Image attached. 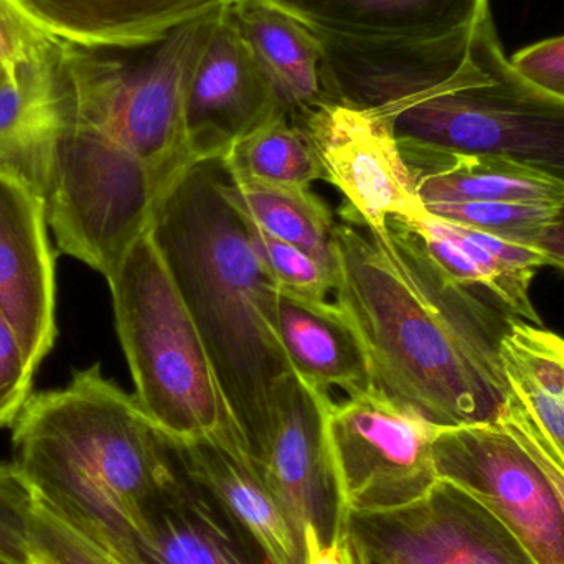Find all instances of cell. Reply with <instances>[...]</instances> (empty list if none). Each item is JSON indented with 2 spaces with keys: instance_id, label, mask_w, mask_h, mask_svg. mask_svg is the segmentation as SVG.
Returning a JSON list of instances; mask_svg holds the SVG:
<instances>
[{
  "instance_id": "cell-36",
  "label": "cell",
  "mask_w": 564,
  "mask_h": 564,
  "mask_svg": "<svg viewBox=\"0 0 564 564\" xmlns=\"http://www.w3.org/2000/svg\"><path fill=\"white\" fill-rule=\"evenodd\" d=\"M0 564H30L22 562V560L13 558V556L7 555V553L0 552Z\"/></svg>"
},
{
  "instance_id": "cell-29",
  "label": "cell",
  "mask_w": 564,
  "mask_h": 564,
  "mask_svg": "<svg viewBox=\"0 0 564 564\" xmlns=\"http://www.w3.org/2000/svg\"><path fill=\"white\" fill-rule=\"evenodd\" d=\"M58 43L40 30L15 0H0V66L9 78Z\"/></svg>"
},
{
  "instance_id": "cell-1",
  "label": "cell",
  "mask_w": 564,
  "mask_h": 564,
  "mask_svg": "<svg viewBox=\"0 0 564 564\" xmlns=\"http://www.w3.org/2000/svg\"><path fill=\"white\" fill-rule=\"evenodd\" d=\"M340 218L335 295L377 388L440 427L497 423L512 398L500 345L517 318L451 281L397 218L370 227L344 207Z\"/></svg>"
},
{
  "instance_id": "cell-12",
  "label": "cell",
  "mask_w": 564,
  "mask_h": 564,
  "mask_svg": "<svg viewBox=\"0 0 564 564\" xmlns=\"http://www.w3.org/2000/svg\"><path fill=\"white\" fill-rule=\"evenodd\" d=\"M284 112L263 66L227 13L195 63L185 126L195 162L221 159L228 149Z\"/></svg>"
},
{
  "instance_id": "cell-27",
  "label": "cell",
  "mask_w": 564,
  "mask_h": 564,
  "mask_svg": "<svg viewBox=\"0 0 564 564\" xmlns=\"http://www.w3.org/2000/svg\"><path fill=\"white\" fill-rule=\"evenodd\" d=\"M243 218L258 258L281 291L311 301H327V295L337 288V268L295 245L273 237L247 215Z\"/></svg>"
},
{
  "instance_id": "cell-6",
  "label": "cell",
  "mask_w": 564,
  "mask_h": 564,
  "mask_svg": "<svg viewBox=\"0 0 564 564\" xmlns=\"http://www.w3.org/2000/svg\"><path fill=\"white\" fill-rule=\"evenodd\" d=\"M221 10L198 17L148 46L135 62L111 50L63 45V68L76 122L131 152L165 192L195 164L185 126V99L195 63Z\"/></svg>"
},
{
  "instance_id": "cell-35",
  "label": "cell",
  "mask_w": 564,
  "mask_h": 564,
  "mask_svg": "<svg viewBox=\"0 0 564 564\" xmlns=\"http://www.w3.org/2000/svg\"><path fill=\"white\" fill-rule=\"evenodd\" d=\"M332 535H337L344 545L345 555H347L348 563L350 564H375L368 552L365 543L361 542L360 536L357 535L350 523L347 525L335 527Z\"/></svg>"
},
{
  "instance_id": "cell-4",
  "label": "cell",
  "mask_w": 564,
  "mask_h": 564,
  "mask_svg": "<svg viewBox=\"0 0 564 564\" xmlns=\"http://www.w3.org/2000/svg\"><path fill=\"white\" fill-rule=\"evenodd\" d=\"M12 426L10 466L33 499L115 555L144 564L145 513L177 467L134 394L96 364L65 388L30 394Z\"/></svg>"
},
{
  "instance_id": "cell-18",
  "label": "cell",
  "mask_w": 564,
  "mask_h": 564,
  "mask_svg": "<svg viewBox=\"0 0 564 564\" xmlns=\"http://www.w3.org/2000/svg\"><path fill=\"white\" fill-rule=\"evenodd\" d=\"M315 32L350 42L420 43L477 22L489 0H271Z\"/></svg>"
},
{
  "instance_id": "cell-30",
  "label": "cell",
  "mask_w": 564,
  "mask_h": 564,
  "mask_svg": "<svg viewBox=\"0 0 564 564\" xmlns=\"http://www.w3.org/2000/svg\"><path fill=\"white\" fill-rule=\"evenodd\" d=\"M33 375L19 338L0 312V427L15 423L32 394Z\"/></svg>"
},
{
  "instance_id": "cell-15",
  "label": "cell",
  "mask_w": 564,
  "mask_h": 564,
  "mask_svg": "<svg viewBox=\"0 0 564 564\" xmlns=\"http://www.w3.org/2000/svg\"><path fill=\"white\" fill-rule=\"evenodd\" d=\"M165 441L178 473L210 497L227 519L257 545L264 564L304 563L288 517L261 479L247 449L218 437L194 443Z\"/></svg>"
},
{
  "instance_id": "cell-17",
  "label": "cell",
  "mask_w": 564,
  "mask_h": 564,
  "mask_svg": "<svg viewBox=\"0 0 564 564\" xmlns=\"http://www.w3.org/2000/svg\"><path fill=\"white\" fill-rule=\"evenodd\" d=\"M234 0H15L25 15L63 45L135 50Z\"/></svg>"
},
{
  "instance_id": "cell-10",
  "label": "cell",
  "mask_w": 564,
  "mask_h": 564,
  "mask_svg": "<svg viewBox=\"0 0 564 564\" xmlns=\"http://www.w3.org/2000/svg\"><path fill=\"white\" fill-rule=\"evenodd\" d=\"M348 523L375 564H539L489 507L444 480L408 509Z\"/></svg>"
},
{
  "instance_id": "cell-32",
  "label": "cell",
  "mask_w": 564,
  "mask_h": 564,
  "mask_svg": "<svg viewBox=\"0 0 564 564\" xmlns=\"http://www.w3.org/2000/svg\"><path fill=\"white\" fill-rule=\"evenodd\" d=\"M510 63L523 78L564 99V36L527 46Z\"/></svg>"
},
{
  "instance_id": "cell-8",
  "label": "cell",
  "mask_w": 564,
  "mask_h": 564,
  "mask_svg": "<svg viewBox=\"0 0 564 564\" xmlns=\"http://www.w3.org/2000/svg\"><path fill=\"white\" fill-rule=\"evenodd\" d=\"M441 427L380 388L330 401L324 440L335 500V527L400 512L440 482L434 440ZM334 532V530H332Z\"/></svg>"
},
{
  "instance_id": "cell-25",
  "label": "cell",
  "mask_w": 564,
  "mask_h": 564,
  "mask_svg": "<svg viewBox=\"0 0 564 564\" xmlns=\"http://www.w3.org/2000/svg\"><path fill=\"white\" fill-rule=\"evenodd\" d=\"M221 162L238 184L311 188L324 181L314 145L285 112L235 142Z\"/></svg>"
},
{
  "instance_id": "cell-5",
  "label": "cell",
  "mask_w": 564,
  "mask_h": 564,
  "mask_svg": "<svg viewBox=\"0 0 564 564\" xmlns=\"http://www.w3.org/2000/svg\"><path fill=\"white\" fill-rule=\"evenodd\" d=\"M108 284L135 400L159 433L172 443L218 437L247 449L151 228L132 245Z\"/></svg>"
},
{
  "instance_id": "cell-23",
  "label": "cell",
  "mask_w": 564,
  "mask_h": 564,
  "mask_svg": "<svg viewBox=\"0 0 564 564\" xmlns=\"http://www.w3.org/2000/svg\"><path fill=\"white\" fill-rule=\"evenodd\" d=\"M500 357L513 400L564 463V338L542 325L513 321Z\"/></svg>"
},
{
  "instance_id": "cell-9",
  "label": "cell",
  "mask_w": 564,
  "mask_h": 564,
  "mask_svg": "<svg viewBox=\"0 0 564 564\" xmlns=\"http://www.w3.org/2000/svg\"><path fill=\"white\" fill-rule=\"evenodd\" d=\"M440 480L489 507L539 564H564V510L555 487L506 421L441 427Z\"/></svg>"
},
{
  "instance_id": "cell-20",
  "label": "cell",
  "mask_w": 564,
  "mask_h": 564,
  "mask_svg": "<svg viewBox=\"0 0 564 564\" xmlns=\"http://www.w3.org/2000/svg\"><path fill=\"white\" fill-rule=\"evenodd\" d=\"M138 552L144 564H258L243 533L178 469L145 513Z\"/></svg>"
},
{
  "instance_id": "cell-22",
  "label": "cell",
  "mask_w": 564,
  "mask_h": 564,
  "mask_svg": "<svg viewBox=\"0 0 564 564\" xmlns=\"http://www.w3.org/2000/svg\"><path fill=\"white\" fill-rule=\"evenodd\" d=\"M421 207L479 202L558 205L564 188L525 169L489 158L404 159Z\"/></svg>"
},
{
  "instance_id": "cell-34",
  "label": "cell",
  "mask_w": 564,
  "mask_h": 564,
  "mask_svg": "<svg viewBox=\"0 0 564 564\" xmlns=\"http://www.w3.org/2000/svg\"><path fill=\"white\" fill-rule=\"evenodd\" d=\"M539 251L546 267L556 268L564 274V200L556 205L549 225L540 238Z\"/></svg>"
},
{
  "instance_id": "cell-7",
  "label": "cell",
  "mask_w": 564,
  "mask_h": 564,
  "mask_svg": "<svg viewBox=\"0 0 564 564\" xmlns=\"http://www.w3.org/2000/svg\"><path fill=\"white\" fill-rule=\"evenodd\" d=\"M164 195L135 155L73 121L53 149L42 200L58 250L109 280Z\"/></svg>"
},
{
  "instance_id": "cell-31",
  "label": "cell",
  "mask_w": 564,
  "mask_h": 564,
  "mask_svg": "<svg viewBox=\"0 0 564 564\" xmlns=\"http://www.w3.org/2000/svg\"><path fill=\"white\" fill-rule=\"evenodd\" d=\"M33 497L13 467L0 463V552L30 563L26 539Z\"/></svg>"
},
{
  "instance_id": "cell-16",
  "label": "cell",
  "mask_w": 564,
  "mask_h": 564,
  "mask_svg": "<svg viewBox=\"0 0 564 564\" xmlns=\"http://www.w3.org/2000/svg\"><path fill=\"white\" fill-rule=\"evenodd\" d=\"M63 43L0 85V174L42 198L56 142L73 124Z\"/></svg>"
},
{
  "instance_id": "cell-11",
  "label": "cell",
  "mask_w": 564,
  "mask_h": 564,
  "mask_svg": "<svg viewBox=\"0 0 564 564\" xmlns=\"http://www.w3.org/2000/svg\"><path fill=\"white\" fill-rule=\"evenodd\" d=\"M307 134L324 181L344 195V208L380 227L420 210L410 167L390 126L367 109L327 101L289 116Z\"/></svg>"
},
{
  "instance_id": "cell-14",
  "label": "cell",
  "mask_w": 564,
  "mask_h": 564,
  "mask_svg": "<svg viewBox=\"0 0 564 564\" xmlns=\"http://www.w3.org/2000/svg\"><path fill=\"white\" fill-rule=\"evenodd\" d=\"M55 253L45 207L0 174V312L36 371L55 345Z\"/></svg>"
},
{
  "instance_id": "cell-24",
  "label": "cell",
  "mask_w": 564,
  "mask_h": 564,
  "mask_svg": "<svg viewBox=\"0 0 564 564\" xmlns=\"http://www.w3.org/2000/svg\"><path fill=\"white\" fill-rule=\"evenodd\" d=\"M225 194L241 214L268 234L337 268L334 214L308 188L238 184L228 174Z\"/></svg>"
},
{
  "instance_id": "cell-28",
  "label": "cell",
  "mask_w": 564,
  "mask_h": 564,
  "mask_svg": "<svg viewBox=\"0 0 564 564\" xmlns=\"http://www.w3.org/2000/svg\"><path fill=\"white\" fill-rule=\"evenodd\" d=\"M26 550L30 564H134L93 542L35 499Z\"/></svg>"
},
{
  "instance_id": "cell-2",
  "label": "cell",
  "mask_w": 564,
  "mask_h": 564,
  "mask_svg": "<svg viewBox=\"0 0 564 564\" xmlns=\"http://www.w3.org/2000/svg\"><path fill=\"white\" fill-rule=\"evenodd\" d=\"M325 68L335 98L383 119L404 159H499L564 188V99L513 68L490 9L434 42L325 39Z\"/></svg>"
},
{
  "instance_id": "cell-3",
  "label": "cell",
  "mask_w": 564,
  "mask_h": 564,
  "mask_svg": "<svg viewBox=\"0 0 564 564\" xmlns=\"http://www.w3.org/2000/svg\"><path fill=\"white\" fill-rule=\"evenodd\" d=\"M221 159L195 162L159 200L151 230L207 348L254 463L282 381L294 375L276 328V282L225 194Z\"/></svg>"
},
{
  "instance_id": "cell-13",
  "label": "cell",
  "mask_w": 564,
  "mask_h": 564,
  "mask_svg": "<svg viewBox=\"0 0 564 564\" xmlns=\"http://www.w3.org/2000/svg\"><path fill=\"white\" fill-rule=\"evenodd\" d=\"M330 397H322L297 375L282 381L273 423L254 466L288 517L302 549L304 530H334L335 500L325 451L324 421ZM304 555V553H302Z\"/></svg>"
},
{
  "instance_id": "cell-33",
  "label": "cell",
  "mask_w": 564,
  "mask_h": 564,
  "mask_svg": "<svg viewBox=\"0 0 564 564\" xmlns=\"http://www.w3.org/2000/svg\"><path fill=\"white\" fill-rule=\"evenodd\" d=\"M302 553H304L302 564H350L345 555L341 540L337 535L325 540L318 527L315 525H308L304 530Z\"/></svg>"
},
{
  "instance_id": "cell-37",
  "label": "cell",
  "mask_w": 564,
  "mask_h": 564,
  "mask_svg": "<svg viewBox=\"0 0 564 564\" xmlns=\"http://www.w3.org/2000/svg\"><path fill=\"white\" fill-rule=\"evenodd\" d=\"M7 78H9V76H7V73L3 72L2 66H0V85H2V83L6 82Z\"/></svg>"
},
{
  "instance_id": "cell-21",
  "label": "cell",
  "mask_w": 564,
  "mask_h": 564,
  "mask_svg": "<svg viewBox=\"0 0 564 564\" xmlns=\"http://www.w3.org/2000/svg\"><path fill=\"white\" fill-rule=\"evenodd\" d=\"M227 13L267 72L285 115L334 101L324 40L315 30L271 0H234Z\"/></svg>"
},
{
  "instance_id": "cell-26",
  "label": "cell",
  "mask_w": 564,
  "mask_h": 564,
  "mask_svg": "<svg viewBox=\"0 0 564 564\" xmlns=\"http://www.w3.org/2000/svg\"><path fill=\"white\" fill-rule=\"evenodd\" d=\"M556 205L520 204V202H479L423 207L426 214L473 228L499 240L539 251L540 238Z\"/></svg>"
},
{
  "instance_id": "cell-19",
  "label": "cell",
  "mask_w": 564,
  "mask_h": 564,
  "mask_svg": "<svg viewBox=\"0 0 564 564\" xmlns=\"http://www.w3.org/2000/svg\"><path fill=\"white\" fill-rule=\"evenodd\" d=\"M278 337L294 373L322 397L377 387L367 348L347 312L335 302L278 292Z\"/></svg>"
}]
</instances>
